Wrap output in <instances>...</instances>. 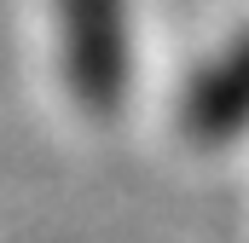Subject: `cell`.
Here are the masks:
<instances>
[{
  "mask_svg": "<svg viewBox=\"0 0 249 243\" xmlns=\"http://www.w3.org/2000/svg\"><path fill=\"white\" fill-rule=\"evenodd\" d=\"M64 23H70L75 87L105 110L122 87V6L116 0H64Z\"/></svg>",
  "mask_w": 249,
  "mask_h": 243,
  "instance_id": "6da1fadb",
  "label": "cell"
},
{
  "mask_svg": "<svg viewBox=\"0 0 249 243\" xmlns=\"http://www.w3.org/2000/svg\"><path fill=\"white\" fill-rule=\"evenodd\" d=\"M191 116H197V127H203V133H226V127H238V122L249 116V41H244L226 64H220L203 87H197Z\"/></svg>",
  "mask_w": 249,
  "mask_h": 243,
  "instance_id": "7a4b0ae2",
  "label": "cell"
}]
</instances>
